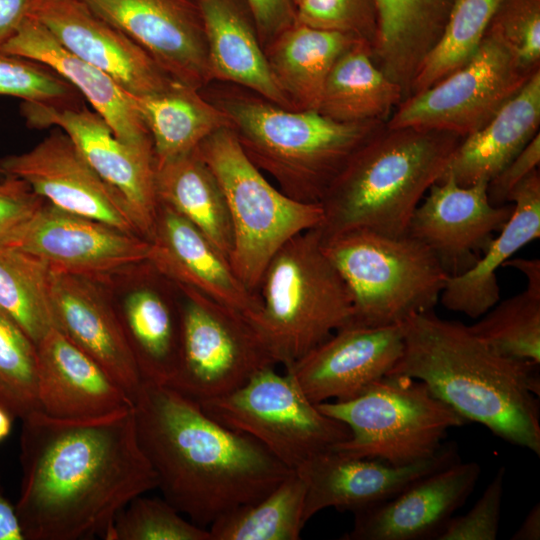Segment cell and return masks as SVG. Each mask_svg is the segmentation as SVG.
Listing matches in <instances>:
<instances>
[{
	"label": "cell",
	"instance_id": "cell-28",
	"mask_svg": "<svg viewBox=\"0 0 540 540\" xmlns=\"http://www.w3.org/2000/svg\"><path fill=\"white\" fill-rule=\"evenodd\" d=\"M212 78L245 86L288 108L290 99L278 84L259 42L235 0H198Z\"/></svg>",
	"mask_w": 540,
	"mask_h": 540
},
{
	"label": "cell",
	"instance_id": "cell-23",
	"mask_svg": "<svg viewBox=\"0 0 540 540\" xmlns=\"http://www.w3.org/2000/svg\"><path fill=\"white\" fill-rule=\"evenodd\" d=\"M53 326L94 359L134 401L142 376L120 318L92 280L52 273Z\"/></svg>",
	"mask_w": 540,
	"mask_h": 540
},
{
	"label": "cell",
	"instance_id": "cell-52",
	"mask_svg": "<svg viewBox=\"0 0 540 540\" xmlns=\"http://www.w3.org/2000/svg\"><path fill=\"white\" fill-rule=\"evenodd\" d=\"M292 1H293V3H294L295 7H296V6L298 5V3L300 2V0H292Z\"/></svg>",
	"mask_w": 540,
	"mask_h": 540
},
{
	"label": "cell",
	"instance_id": "cell-19",
	"mask_svg": "<svg viewBox=\"0 0 540 540\" xmlns=\"http://www.w3.org/2000/svg\"><path fill=\"white\" fill-rule=\"evenodd\" d=\"M460 460L455 442H444L430 458L404 466L351 458L332 450L319 453L295 471L306 484L304 520L326 508L353 514L392 498L422 476Z\"/></svg>",
	"mask_w": 540,
	"mask_h": 540
},
{
	"label": "cell",
	"instance_id": "cell-18",
	"mask_svg": "<svg viewBox=\"0 0 540 540\" xmlns=\"http://www.w3.org/2000/svg\"><path fill=\"white\" fill-rule=\"evenodd\" d=\"M403 349L401 324L348 325L285 366V373L314 404L345 401L386 376Z\"/></svg>",
	"mask_w": 540,
	"mask_h": 540
},
{
	"label": "cell",
	"instance_id": "cell-51",
	"mask_svg": "<svg viewBox=\"0 0 540 540\" xmlns=\"http://www.w3.org/2000/svg\"><path fill=\"white\" fill-rule=\"evenodd\" d=\"M13 417L0 407V442L11 432Z\"/></svg>",
	"mask_w": 540,
	"mask_h": 540
},
{
	"label": "cell",
	"instance_id": "cell-37",
	"mask_svg": "<svg viewBox=\"0 0 540 540\" xmlns=\"http://www.w3.org/2000/svg\"><path fill=\"white\" fill-rule=\"evenodd\" d=\"M51 274L37 258L0 245V309L35 345L54 327L50 307Z\"/></svg>",
	"mask_w": 540,
	"mask_h": 540
},
{
	"label": "cell",
	"instance_id": "cell-43",
	"mask_svg": "<svg viewBox=\"0 0 540 540\" xmlns=\"http://www.w3.org/2000/svg\"><path fill=\"white\" fill-rule=\"evenodd\" d=\"M488 34L498 39L527 70H540V1L502 0Z\"/></svg>",
	"mask_w": 540,
	"mask_h": 540
},
{
	"label": "cell",
	"instance_id": "cell-44",
	"mask_svg": "<svg viewBox=\"0 0 540 540\" xmlns=\"http://www.w3.org/2000/svg\"><path fill=\"white\" fill-rule=\"evenodd\" d=\"M505 475L506 467L500 466L474 506L464 515L451 517L435 539H497Z\"/></svg>",
	"mask_w": 540,
	"mask_h": 540
},
{
	"label": "cell",
	"instance_id": "cell-46",
	"mask_svg": "<svg viewBox=\"0 0 540 540\" xmlns=\"http://www.w3.org/2000/svg\"><path fill=\"white\" fill-rule=\"evenodd\" d=\"M540 164V133L516 155L487 186L488 199L495 206L508 202L513 189L538 169Z\"/></svg>",
	"mask_w": 540,
	"mask_h": 540
},
{
	"label": "cell",
	"instance_id": "cell-38",
	"mask_svg": "<svg viewBox=\"0 0 540 540\" xmlns=\"http://www.w3.org/2000/svg\"><path fill=\"white\" fill-rule=\"evenodd\" d=\"M501 1L454 0L439 40L416 73L410 95L430 87L476 53Z\"/></svg>",
	"mask_w": 540,
	"mask_h": 540
},
{
	"label": "cell",
	"instance_id": "cell-32",
	"mask_svg": "<svg viewBox=\"0 0 540 540\" xmlns=\"http://www.w3.org/2000/svg\"><path fill=\"white\" fill-rule=\"evenodd\" d=\"M134 98L152 140L156 165L194 151L214 132L231 127L223 109L177 81L157 93Z\"/></svg>",
	"mask_w": 540,
	"mask_h": 540
},
{
	"label": "cell",
	"instance_id": "cell-5",
	"mask_svg": "<svg viewBox=\"0 0 540 540\" xmlns=\"http://www.w3.org/2000/svg\"><path fill=\"white\" fill-rule=\"evenodd\" d=\"M223 110L251 161L305 203H320L350 157L386 123L338 122L317 110L250 100L230 101Z\"/></svg>",
	"mask_w": 540,
	"mask_h": 540
},
{
	"label": "cell",
	"instance_id": "cell-39",
	"mask_svg": "<svg viewBox=\"0 0 540 540\" xmlns=\"http://www.w3.org/2000/svg\"><path fill=\"white\" fill-rule=\"evenodd\" d=\"M0 407L21 420L41 411L36 345L1 309Z\"/></svg>",
	"mask_w": 540,
	"mask_h": 540
},
{
	"label": "cell",
	"instance_id": "cell-29",
	"mask_svg": "<svg viewBox=\"0 0 540 540\" xmlns=\"http://www.w3.org/2000/svg\"><path fill=\"white\" fill-rule=\"evenodd\" d=\"M378 38L373 58L399 83H409L439 40L454 0H375Z\"/></svg>",
	"mask_w": 540,
	"mask_h": 540
},
{
	"label": "cell",
	"instance_id": "cell-24",
	"mask_svg": "<svg viewBox=\"0 0 540 540\" xmlns=\"http://www.w3.org/2000/svg\"><path fill=\"white\" fill-rule=\"evenodd\" d=\"M151 243L148 262L170 280L238 311L249 321L259 313V295L244 285L229 259L188 220L160 203Z\"/></svg>",
	"mask_w": 540,
	"mask_h": 540
},
{
	"label": "cell",
	"instance_id": "cell-25",
	"mask_svg": "<svg viewBox=\"0 0 540 540\" xmlns=\"http://www.w3.org/2000/svg\"><path fill=\"white\" fill-rule=\"evenodd\" d=\"M2 51L40 62L71 84L122 141L152 144L133 95L110 76L66 49L34 16H29Z\"/></svg>",
	"mask_w": 540,
	"mask_h": 540
},
{
	"label": "cell",
	"instance_id": "cell-45",
	"mask_svg": "<svg viewBox=\"0 0 540 540\" xmlns=\"http://www.w3.org/2000/svg\"><path fill=\"white\" fill-rule=\"evenodd\" d=\"M46 201L22 179L0 176V245H7L14 234Z\"/></svg>",
	"mask_w": 540,
	"mask_h": 540
},
{
	"label": "cell",
	"instance_id": "cell-15",
	"mask_svg": "<svg viewBox=\"0 0 540 540\" xmlns=\"http://www.w3.org/2000/svg\"><path fill=\"white\" fill-rule=\"evenodd\" d=\"M0 175L24 180L57 208L140 235L121 194L90 167L59 128L29 151L1 158Z\"/></svg>",
	"mask_w": 540,
	"mask_h": 540
},
{
	"label": "cell",
	"instance_id": "cell-13",
	"mask_svg": "<svg viewBox=\"0 0 540 540\" xmlns=\"http://www.w3.org/2000/svg\"><path fill=\"white\" fill-rule=\"evenodd\" d=\"M21 114L29 127L65 132L90 167L121 194L140 235L151 241L159 210L153 144L122 141L102 116L81 104L22 102Z\"/></svg>",
	"mask_w": 540,
	"mask_h": 540
},
{
	"label": "cell",
	"instance_id": "cell-26",
	"mask_svg": "<svg viewBox=\"0 0 540 540\" xmlns=\"http://www.w3.org/2000/svg\"><path fill=\"white\" fill-rule=\"evenodd\" d=\"M510 217L467 271L448 276L439 302L477 319L500 300L496 272L522 247L540 237V173L533 171L511 192Z\"/></svg>",
	"mask_w": 540,
	"mask_h": 540
},
{
	"label": "cell",
	"instance_id": "cell-35",
	"mask_svg": "<svg viewBox=\"0 0 540 540\" xmlns=\"http://www.w3.org/2000/svg\"><path fill=\"white\" fill-rule=\"evenodd\" d=\"M504 266L523 273L525 290L498 301L469 328L495 352L540 364V260L515 258Z\"/></svg>",
	"mask_w": 540,
	"mask_h": 540
},
{
	"label": "cell",
	"instance_id": "cell-36",
	"mask_svg": "<svg viewBox=\"0 0 540 540\" xmlns=\"http://www.w3.org/2000/svg\"><path fill=\"white\" fill-rule=\"evenodd\" d=\"M306 484L293 471L261 499L239 506L209 526L212 540H298L306 524Z\"/></svg>",
	"mask_w": 540,
	"mask_h": 540
},
{
	"label": "cell",
	"instance_id": "cell-49",
	"mask_svg": "<svg viewBox=\"0 0 540 540\" xmlns=\"http://www.w3.org/2000/svg\"><path fill=\"white\" fill-rule=\"evenodd\" d=\"M0 540H25L13 506L4 494L0 476Z\"/></svg>",
	"mask_w": 540,
	"mask_h": 540
},
{
	"label": "cell",
	"instance_id": "cell-7",
	"mask_svg": "<svg viewBox=\"0 0 540 540\" xmlns=\"http://www.w3.org/2000/svg\"><path fill=\"white\" fill-rule=\"evenodd\" d=\"M322 247L350 292L352 326H390L433 310L449 276L433 252L408 234L356 230L324 240Z\"/></svg>",
	"mask_w": 540,
	"mask_h": 540
},
{
	"label": "cell",
	"instance_id": "cell-6",
	"mask_svg": "<svg viewBox=\"0 0 540 540\" xmlns=\"http://www.w3.org/2000/svg\"><path fill=\"white\" fill-rule=\"evenodd\" d=\"M259 313L252 324L276 364L288 366L348 326L350 292L325 254L316 228L297 234L262 275Z\"/></svg>",
	"mask_w": 540,
	"mask_h": 540
},
{
	"label": "cell",
	"instance_id": "cell-31",
	"mask_svg": "<svg viewBox=\"0 0 540 540\" xmlns=\"http://www.w3.org/2000/svg\"><path fill=\"white\" fill-rule=\"evenodd\" d=\"M166 294L140 285L126 296L119 317L143 381L163 385L175 375L182 335L181 300L173 303Z\"/></svg>",
	"mask_w": 540,
	"mask_h": 540
},
{
	"label": "cell",
	"instance_id": "cell-42",
	"mask_svg": "<svg viewBox=\"0 0 540 540\" xmlns=\"http://www.w3.org/2000/svg\"><path fill=\"white\" fill-rule=\"evenodd\" d=\"M295 23L348 34L368 43L372 51L378 38L375 0H300Z\"/></svg>",
	"mask_w": 540,
	"mask_h": 540
},
{
	"label": "cell",
	"instance_id": "cell-2",
	"mask_svg": "<svg viewBox=\"0 0 540 540\" xmlns=\"http://www.w3.org/2000/svg\"><path fill=\"white\" fill-rule=\"evenodd\" d=\"M138 444L164 499L204 527L253 503L293 472L168 385L143 381L133 401Z\"/></svg>",
	"mask_w": 540,
	"mask_h": 540
},
{
	"label": "cell",
	"instance_id": "cell-30",
	"mask_svg": "<svg viewBox=\"0 0 540 540\" xmlns=\"http://www.w3.org/2000/svg\"><path fill=\"white\" fill-rule=\"evenodd\" d=\"M402 100L399 85L373 60L372 47L356 40L331 68L317 111L344 123L387 122Z\"/></svg>",
	"mask_w": 540,
	"mask_h": 540
},
{
	"label": "cell",
	"instance_id": "cell-50",
	"mask_svg": "<svg viewBox=\"0 0 540 540\" xmlns=\"http://www.w3.org/2000/svg\"><path fill=\"white\" fill-rule=\"evenodd\" d=\"M512 540H539L540 539V504H535L511 536Z\"/></svg>",
	"mask_w": 540,
	"mask_h": 540
},
{
	"label": "cell",
	"instance_id": "cell-1",
	"mask_svg": "<svg viewBox=\"0 0 540 540\" xmlns=\"http://www.w3.org/2000/svg\"><path fill=\"white\" fill-rule=\"evenodd\" d=\"M19 459L15 508L25 540H109L118 512L158 486L133 408L96 421L35 412L22 420Z\"/></svg>",
	"mask_w": 540,
	"mask_h": 540
},
{
	"label": "cell",
	"instance_id": "cell-8",
	"mask_svg": "<svg viewBox=\"0 0 540 540\" xmlns=\"http://www.w3.org/2000/svg\"><path fill=\"white\" fill-rule=\"evenodd\" d=\"M195 150L213 172L227 203L233 229L229 262L244 285L258 294L275 253L297 234L321 224V204L294 200L274 187L231 127L214 132Z\"/></svg>",
	"mask_w": 540,
	"mask_h": 540
},
{
	"label": "cell",
	"instance_id": "cell-47",
	"mask_svg": "<svg viewBox=\"0 0 540 540\" xmlns=\"http://www.w3.org/2000/svg\"><path fill=\"white\" fill-rule=\"evenodd\" d=\"M260 35L276 39L296 21L292 0H246Z\"/></svg>",
	"mask_w": 540,
	"mask_h": 540
},
{
	"label": "cell",
	"instance_id": "cell-27",
	"mask_svg": "<svg viewBox=\"0 0 540 540\" xmlns=\"http://www.w3.org/2000/svg\"><path fill=\"white\" fill-rule=\"evenodd\" d=\"M540 70L481 128L464 137L443 175L463 186L489 182L539 133Z\"/></svg>",
	"mask_w": 540,
	"mask_h": 540
},
{
	"label": "cell",
	"instance_id": "cell-34",
	"mask_svg": "<svg viewBox=\"0 0 540 540\" xmlns=\"http://www.w3.org/2000/svg\"><path fill=\"white\" fill-rule=\"evenodd\" d=\"M356 38L294 23L276 39L268 58L287 97L301 110H317L327 76Z\"/></svg>",
	"mask_w": 540,
	"mask_h": 540
},
{
	"label": "cell",
	"instance_id": "cell-48",
	"mask_svg": "<svg viewBox=\"0 0 540 540\" xmlns=\"http://www.w3.org/2000/svg\"><path fill=\"white\" fill-rule=\"evenodd\" d=\"M39 0H0V48L31 16Z\"/></svg>",
	"mask_w": 540,
	"mask_h": 540
},
{
	"label": "cell",
	"instance_id": "cell-41",
	"mask_svg": "<svg viewBox=\"0 0 540 540\" xmlns=\"http://www.w3.org/2000/svg\"><path fill=\"white\" fill-rule=\"evenodd\" d=\"M0 95L22 102L80 104L81 94L48 66L0 49Z\"/></svg>",
	"mask_w": 540,
	"mask_h": 540
},
{
	"label": "cell",
	"instance_id": "cell-22",
	"mask_svg": "<svg viewBox=\"0 0 540 540\" xmlns=\"http://www.w3.org/2000/svg\"><path fill=\"white\" fill-rule=\"evenodd\" d=\"M38 399L49 417L96 421L133 408V402L108 373L58 329L36 344Z\"/></svg>",
	"mask_w": 540,
	"mask_h": 540
},
{
	"label": "cell",
	"instance_id": "cell-14",
	"mask_svg": "<svg viewBox=\"0 0 540 540\" xmlns=\"http://www.w3.org/2000/svg\"><path fill=\"white\" fill-rule=\"evenodd\" d=\"M40 260L52 273L94 279L148 262L152 243L47 201L7 243Z\"/></svg>",
	"mask_w": 540,
	"mask_h": 540
},
{
	"label": "cell",
	"instance_id": "cell-40",
	"mask_svg": "<svg viewBox=\"0 0 540 540\" xmlns=\"http://www.w3.org/2000/svg\"><path fill=\"white\" fill-rule=\"evenodd\" d=\"M109 540H212L208 529L185 520L165 499L139 495L122 508Z\"/></svg>",
	"mask_w": 540,
	"mask_h": 540
},
{
	"label": "cell",
	"instance_id": "cell-17",
	"mask_svg": "<svg viewBox=\"0 0 540 540\" xmlns=\"http://www.w3.org/2000/svg\"><path fill=\"white\" fill-rule=\"evenodd\" d=\"M487 186L483 180L463 187L442 175L410 220L407 234L425 244L449 276L470 269L511 215L513 206L490 203Z\"/></svg>",
	"mask_w": 540,
	"mask_h": 540
},
{
	"label": "cell",
	"instance_id": "cell-33",
	"mask_svg": "<svg viewBox=\"0 0 540 540\" xmlns=\"http://www.w3.org/2000/svg\"><path fill=\"white\" fill-rule=\"evenodd\" d=\"M155 183L159 203L188 220L229 258L233 229L227 203L196 150L156 165Z\"/></svg>",
	"mask_w": 540,
	"mask_h": 540
},
{
	"label": "cell",
	"instance_id": "cell-11",
	"mask_svg": "<svg viewBox=\"0 0 540 540\" xmlns=\"http://www.w3.org/2000/svg\"><path fill=\"white\" fill-rule=\"evenodd\" d=\"M177 285L181 290V347L168 386L202 403L235 391L260 369L276 365L243 314L191 287Z\"/></svg>",
	"mask_w": 540,
	"mask_h": 540
},
{
	"label": "cell",
	"instance_id": "cell-4",
	"mask_svg": "<svg viewBox=\"0 0 540 540\" xmlns=\"http://www.w3.org/2000/svg\"><path fill=\"white\" fill-rule=\"evenodd\" d=\"M462 137L415 127H381L350 157L320 204L321 240L367 230L403 236Z\"/></svg>",
	"mask_w": 540,
	"mask_h": 540
},
{
	"label": "cell",
	"instance_id": "cell-9",
	"mask_svg": "<svg viewBox=\"0 0 540 540\" xmlns=\"http://www.w3.org/2000/svg\"><path fill=\"white\" fill-rule=\"evenodd\" d=\"M350 437L331 450L404 466L435 455L450 429L468 423L417 379L388 374L356 397L316 404Z\"/></svg>",
	"mask_w": 540,
	"mask_h": 540
},
{
	"label": "cell",
	"instance_id": "cell-12",
	"mask_svg": "<svg viewBox=\"0 0 540 540\" xmlns=\"http://www.w3.org/2000/svg\"><path fill=\"white\" fill-rule=\"evenodd\" d=\"M536 72L525 69L486 33L465 64L402 100L386 125L440 130L464 138L485 125Z\"/></svg>",
	"mask_w": 540,
	"mask_h": 540
},
{
	"label": "cell",
	"instance_id": "cell-10",
	"mask_svg": "<svg viewBox=\"0 0 540 540\" xmlns=\"http://www.w3.org/2000/svg\"><path fill=\"white\" fill-rule=\"evenodd\" d=\"M198 404L221 424L255 439L293 471L350 437L345 424L322 413L274 365L260 369L235 391Z\"/></svg>",
	"mask_w": 540,
	"mask_h": 540
},
{
	"label": "cell",
	"instance_id": "cell-53",
	"mask_svg": "<svg viewBox=\"0 0 540 540\" xmlns=\"http://www.w3.org/2000/svg\"><path fill=\"white\" fill-rule=\"evenodd\" d=\"M198 1V0H197Z\"/></svg>",
	"mask_w": 540,
	"mask_h": 540
},
{
	"label": "cell",
	"instance_id": "cell-3",
	"mask_svg": "<svg viewBox=\"0 0 540 540\" xmlns=\"http://www.w3.org/2000/svg\"><path fill=\"white\" fill-rule=\"evenodd\" d=\"M400 324L404 349L388 374L424 382L467 422L540 455L538 363L495 352L469 326L433 310Z\"/></svg>",
	"mask_w": 540,
	"mask_h": 540
},
{
	"label": "cell",
	"instance_id": "cell-21",
	"mask_svg": "<svg viewBox=\"0 0 540 540\" xmlns=\"http://www.w3.org/2000/svg\"><path fill=\"white\" fill-rule=\"evenodd\" d=\"M477 462L461 460L422 476L387 501L354 514L348 540L435 539L474 490Z\"/></svg>",
	"mask_w": 540,
	"mask_h": 540
},
{
	"label": "cell",
	"instance_id": "cell-20",
	"mask_svg": "<svg viewBox=\"0 0 540 540\" xmlns=\"http://www.w3.org/2000/svg\"><path fill=\"white\" fill-rule=\"evenodd\" d=\"M32 16L66 49L133 96L157 93L175 81L145 50L82 0H39Z\"/></svg>",
	"mask_w": 540,
	"mask_h": 540
},
{
	"label": "cell",
	"instance_id": "cell-16",
	"mask_svg": "<svg viewBox=\"0 0 540 540\" xmlns=\"http://www.w3.org/2000/svg\"><path fill=\"white\" fill-rule=\"evenodd\" d=\"M145 50L173 80L199 89L212 79L197 0H82Z\"/></svg>",
	"mask_w": 540,
	"mask_h": 540
}]
</instances>
